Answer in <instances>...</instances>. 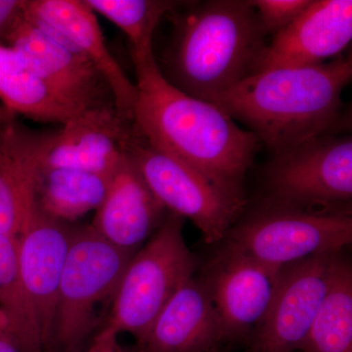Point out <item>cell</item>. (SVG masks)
<instances>
[{"instance_id":"f1b7e54d","label":"cell","mask_w":352,"mask_h":352,"mask_svg":"<svg viewBox=\"0 0 352 352\" xmlns=\"http://www.w3.org/2000/svg\"><path fill=\"white\" fill-rule=\"evenodd\" d=\"M85 352H89V351H85Z\"/></svg>"},{"instance_id":"83f0119b","label":"cell","mask_w":352,"mask_h":352,"mask_svg":"<svg viewBox=\"0 0 352 352\" xmlns=\"http://www.w3.org/2000/svg\"><path fill=\"white\" fill-rule=\"evenodd\" d=\"M16 117H17V116L14 115L13 113H11L10 111L8 110V109H6L1 103H0V122L12 120Z\"/></svg>"},{"instance_id":"ffe728a7","label":"cell","mask_w":352,"mask_h":352,"mask_svg":"<svg viewBox=\"0 0 352 352\" xmlns=\"http://www.w3.org/2000/svg\"><path fill=\"white\" fill-rule=\"evenodd\" d=\"M112 175L44 166L36 185V203L45 214L72 223L98 210Z\"/></svg>"},{"instance_id":"2e32d148","label":"cell","mask_w":352,"mask_h":352,"mask_svg":"<svg viewBox=\"0 0 352 352\" xmlns=\"http://www.w3.org/2000/svg\"><path fill=\"white\" fill-rule=\"evenodd\" d=\"M166 214V208L124 153L90 226L116 247L136 252L156 232Z\"/></svg>"},{"instance_id":"7c38bea8","label":"cell","mask_w":352,"mask_h":352,"mask_svg":"<svg viewBox=\"0 0 352 352\" xmlns=\"http://www.w3.org/2000/svg\"><path fill=\"white\" fill-rule=\"evenodd\" d=\"M280 271L224 248L217 254L203 282L219 315L224 342L254 332L270 307Z\"/></svg>"},{"instance_id":"ac0fdd59","label":"cell","mask_w":352,"mask_h":352,"mask_svg":"<svg viewBox=\"0 0 352 352\" xmlns=\"http://www.w3.org/2000/svg\"><path fill=\"white\" fill-rule=\"evenodd\" d=\"M223 342L207 287L193 277L164 305L138 344L141 352H210Z\"/></svg>"},{"instance_id":"5bb4252c","label":"cell","mask_w":352,"mask_h":352,"mask_svg":"<svg viewBox=\"0 0 352 352\" xmlns=\"http://www.w3.org/2000/svg\"><path fill=\"white\" fill-rule=\"evenodd\" d=\"M351 38V0H312L267 44L256 73L325 63L330 58L340 56Z\"/></svg>"},{"instance_id":"9c48e42d","label":"cell","mask_w":352,"mask_h":352,"mask_svg":"<svg viewBox=\"0 0 352 352\" xmlns=\"http://www.w3.org/2000/svg\"><path fill=\"white\" fill-rule=\"evenodd\" d=\"M340 251L284 266L267 311L252 335V352L300 351L327 294Z\"/></svg>"},{"instance_id":"d6986e66","label":"cell","mask_w":352,"mask_h":352,"mask_svg":"<svg viewBox=\"0 0 352 352\" xmlns=\"http://www.w3.org/2000/svg\"><path fill=\"white\" fill-rule=\"evenodd\" d=\"M0 103L15 116L61 126L83 112L55 92L13 48L1 41Z\"/></svg>"},{"instance_id":"8fae6325","label":"cell","mask_w":352,"mask_h":352,"mask_svg":"<svg viewBox=\"0 0 352 352\" xmlns=\"http://www.w3.org/2000/svg\"><path fill=\"white\" fill-rule=\"evenodd\" d=\"M74 231L36 203L17 236L21 279L47 349L54 342L58 294Z\"/></svg>"},{"instance_id":"5b68a950","label":"cell","mask_w":352,"mask_h":352,"mask_svg":"<svg viewBox=\"0 0 352 352\" xmlns=\"http://www.w3.org/2000/svg\"><path fill=\"white\" fill-rule=\"evenodd\" d=\"M136 252L111 244L91 226L75 228L60 282L55 317L54 342L65 352L78 351L94 330L96 305L113 298Z\"/></svg>"},{"instance_id":"d4e9b609","label":"cell","mask_w":352,"mask_h":352,"mask_svg":"<svg viewBox=\"0 0 352 352\" xmlns=\"http://www.w3.org/2000/svg\"><path fill=\"white\" fill-rule=\"evenodd\" d=\"M25 0H0V41L24 12Z\"/></svg>"},{"instance_id":"cb8c5ba5","label":"cell","mask_w":352,"mask_h":352,"mask_svg":"<svg viewBox=\"0 0 352 352\" xmlns=\"http://www.w3.org/2000/svg\"><path fill=\"white\" fill-rule=\"evenodd\" d=\"M266 34L288 27L311 3L312 0H251Z\"/></svg>"},{"instance_id":"277c9868","label":"cell","mask_w":352,"mask_h":352,"mask_svg":"<svg viewBox=\"0 0 352 352\" xmlns=\"http://www.w3.org/2000/svg\"><path fill=\"white\" fill-rule=\"evenodd\" d=\"M184 219L168 212L163 223L135 252L112 298L104 330L129 333L140 342L164 305L194 277L198 261L183 236Z\"/></svg>"},{"instance_id":"30bf717a","label":"cell","mask_w":352,"mask_h":352,"mask_svg":"<svg viewBox=\"0 0 352 352\" xmlns=\"http://www.w3.org/2000/svg\"><path fill=\"white\" fill-rule=\"evenodd\" d=\"M1 43L13 48L36 76L80 110L115 106L107 82L91 62L57 32L28 17L25 7Z\"/></svg>"},{"instance_id":"ba28073f","label":"cell","mask_w":352,"mask_h":352,"mask_svg":"<svg viewBox=\"0 0 352 352\" xmlns=\"http://www.w3.org/2000/svg\"><path fill=\"white\" fill-rule=\"evenodd\" d=\"M224 249L282 268L352 242L351 214H316L267 205L227 233Z\"/></svg>"},{"instance_id":"4316f807","label":"cell","mask_w":352,"mask_h":352,"mask_svg":"<svg viewBox=\"0 0 352 352\" xmlns=\"http://www.w3.org/2000/svg\"><path fill=\"white\" fill-rule=\"evenodd\" d=\"M0 352H22L6 315L0 310Z\"/></svg>"},{"instance_id":"52a82bcc","label":"cell","mask_w":352,"mask_h":352,"mask_svg":"<svg viewBox=\"0 0 352 352\" xmlns=\"http://www.w3.org/2000/svg\"><path fill=\"white\" fill-rule=\"evenodd\" d=\"M266 188L270 206L351 214V138L324 136L276 155L267 170Z\"/></svg>"},{"instance_id":"9a60e30c","label":"cell","mask_w":352,"mask_h":352,"mask_svg":"<svg viewBox=\"0 0 352 352\" xmlns=\"http://www.w3.org/2000/svg\"><path fill=\"white\" fill-rule=\"evenodd\" d=\"M25 13L80 51L107 82L117 112L133 122L138 87L108 50L90 7L83 0H25Z\"/></svg>"},{"instance_id":"3957f363","label":"cell","mask_w":352,"mask_h":352,"mask_svg":"<svg viewBox=\"0 0 352 352\" xmlns=\"http://www.w3.org/2000/svg\"><path fill=\"white\" fill-rule=\"evenodd\" d=\"M164 78L183 94L214 103L256 73L267 44L251 0H212L173 11Z\"/></svg>"},{"instance_id":"e0dca14e","label":"cell","mask_w":352,"mask_h":352,"mask_svg":"<svg viewBox=\"0 0 352 352\" xmlns=\"http://www.w3.org/2000/svg\"><path fill=\"white\" fill-rule=\"evenodd\" d=\"M133 122L115 106L89 109L61 126L45 168H66L112 175L124 154Z\"/></svg>"},{"instance_id":"7a4b0ae2","label":"cell","mask_w":352,"mask_h":352,"mask_svg":"<svg viewBox=\"0 0 352 352\" xmlns=\"http://www.w3.org/2000/svg\"><path fill=\"white\" fill-rule=\"evenodd\" d=\"M351 78V57L340 55L314 66L254 74L212 104L279 155L328 136L340 122L342 91Z\"/></svg>"},{"instance_id":"44dd1931","label":"cell","mask_w":352,"mask_h":352,"mask_svg":"<svg viewBox=\"0 0 352 352\" xmlns=\"http://www.w3.org/2000/svg\"><path fill=\"white\" fill-rule=\"evenodd\" d=\"M300 351L352 352V268L342 254L336 261L327 294Z\"/></svg>"},{"instance_id":"6da1fadb","label":"cell","mask_w":352,"mask_h":352,"mask_svg":"<svg viewBox=\"0 0 352 352\" xmlns=\"http://www.w3.org/2000/svg\"><path fill=\"white\" fill-rule=\"evenodd\" d=\"M138 100L133 126L159 151L173 157L234 193L261 141L210 102L183 94L160 71L155 55L133 61Z\"/></svg>"},{"instance_id":"8992f818","label":"cell","mask_w":352,"mask_h":352,"mask_svg":"<svg viewBox=\"0 0 352 352\" xmlns=\"http://www.w3.org/2000/svg\"><path fill=\"white\" fill-rule=\"evenodd\" d=\"M124 153L138 166L166 210L188 219L207 244L223 241L245 207L244 195L212 182L186 164L159 151L134 129Z\"/></svg>"},{"instance_id":"603a6c76","label":"cell","mask_w":352,"mask_h":352,"mask_svg":"<svg viewBox=\"0 0 352 352\" xmlns=\"http://www.w3.org/2000/svg\"><path fill=\"white\" fill-rule=\"evenodd\" d=\"M95 14L124 32L132 61L154 55L153 38L162 18L175 10L177 2L168 0H83Z\"/></svg>"},{"instance_id":"7402d4cb","label":"cell","mask_w":352,"mask_h":352,"mask_svg":"<svg viewBox=\"0 0 352 352\" xmlns=\"http://www.w3.org/2000/svg\"><path fill=\"white\" fill-rule=\"evenodd\" d=\"M0 310L6 315L22 352H45L34 308L21 279L18 241L0 233Z\"/></svg>"},{"instance_id":"484cf974","label":"cell","mask_w":352,"mask_h":352,"mask_svg":"<svg viewBox=\"0 0 352 352\" xmlns=\"http://www.w3.org/2000/svg\"><path fill=\"white\" fill-rule=\"evenodd\" d=\"M89 352H124L118 344V336L102 329L95 338L94 344L88 349Z\"/></svg>"},{"instance_id":"4fadbf2b","label":"cell","mask_w":352,"mask_h":352,"mask_svg":"<svg viewBox=\"0 0 352 352\" xmlns=\"http://www.w3.org/2000/svg\"><path fill=\"white\" fill-rule=\"evenodd\" d=\"M59 129L0 122V233L19 235L36 204V185Z\"/></svg>"}]
</instances>
